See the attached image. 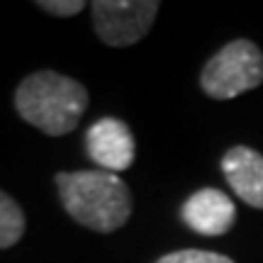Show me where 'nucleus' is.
<instances>
[{
  "label": "nucleus",
  "instance_id": "obj_1",
  "mask_svg": "<svg viewBox=\"0 0 263 263\" xmlns=\"http://www.w3.org/2000/svg\"><path fill=\"white\" fill-rule=\"evenodd\" d=\"M57 188L66 212L93 232H117L132 215L129 188L117 173L73 171L59 173Z\"/></svg>",
  "mask_w": 263,
  "mask_h": 263
},
{
  "label": "nucleus",
  "instance_id": "obj_3",
  "mask_svg": "<svg viewBox=\"0 0 263 263\" xmlns=\"http://www.w3.org/2000/svg\"><path fill=\"white\" fill-rule=\"evenodd\" d=\"M200 83L210 98L232 100L263 83V54L249 39H236L222 47L202 68Z\"/></svg>",
  "mask_w": 263,
  "mask_h": 263
},
{
  "label": "nucleus",
  "instance_id": "obj_8",
  "mask_svg": "<svg viewBox=\"0 0 263 263\" xmlns=\"http://www.w3.org/2000/svg\"><path fill=\"white\" fill-rule=\"evenodd\" d=\"M25 234V212L10 195L0 190V249L15 246Z\"/></svg>",
  "mask_w": 263,
  "mask_h": 263
},
{
  "label": "nucleus",
  "instance_id": "obj_5",
  "mask_svg": "<svg viewBox=\"0 0 263 263\" xmlns=\"http://www.w3.org/2000/svg\"><path fill=\"white\" fill-rule=\"evenodd\" d=\"M88 156L107 173L127 171L134 163V137L117 117H103L88 129Z\"/></svg>",
  "mask_w": 263,
  "mask_h": 263
},
{
  "label": "nucleus",
  "instance_id": "obj_2",
  "mask_svg": "<svg viewBox=\"0 0 263 263\" xmlns=\"http://www.w3.org/2000/svg\"><path fill=\"white\" fill-rule=\"evenodd\" d=\"M20 117L49 137L73 132L88 107V90L76 78L57 71H37L20 83L15 93Z\"/></svg>",
  "mask_w": 263,
  "mask_h": 263
},
{
  "label": "nucleus",
  "instance_id": "obj_4",
  "mask_svg": "<svg viewBox=\"0 0 263 263\" xmlns=\"http://www.w3.org/2000/svg\"><path fill=\"white\" fill-rule=\"evenodd\" d=\"M159 8L161 3L156 0H132V3L95 0L90 5L95 32L110 47H129L141 37H146Z\"/></svg>",
  "mask_w": 263,
  "mask_h": 263
},
{
  "label": "nucleus",
  "instance_id": "obj_7",
  "mask_svg": "<svg viewBox=\"0 0 263 263\" xmlns=\"http://www.w3.org/2000/svg\"><path fill=\"white\" fill-rule=\"evenodd\" d=\"M229 185L246 205L263 210V156L249 146H234L222 159Z\"/></svg>",
  "mask_w": 263,
  "mask_h": 263
},
{
  "label": "nucleus",
  "instance_id": "obj_10",
  "mask_svg": "<svg viewBox=\"0 0 263 263\" xmlns=\"http://www.w3.org/2000/svg\"><path fill=\"white\" fill-rule=\"evenodd\" d=\"M37 8L47 10L54 17H73L81 10H85V3H81V0H73V3L71 0H39Z\"/></svg>",
  "mask_w": 263,
  "mask_h": 263
},
{
  "label": "nucleus",
  "instance_id": "obj_6",
  "mask_svg": "<svg viewBox=\"0 0 263 263\" xmlns=\"http://www.w3.org/2000/svg\"><path fill=\"white\" fill-rule=\"evenodd\" d=\"M183 219L197 234L222 236L234 224L236 207L222 190L205 188L188 197V202L183 205Z\"/></svg>",
  "mask_w": 263,
  "mask_h": 263
},
{
  "label": "nucleus",
  "instance_id": "obj_9",
  "mask_svg": "<svg viewBox=\"0 0 263 263\" xmlns=\"http://www.w3.org/2000/svg\"><path fill=\"white\" fill-rule=\"evenodd\" d=\"M156 263H234V261L222 254L188 249V251H173V254H168V256H161Z\"/></svg>",
  "mask_w": 263,
  "mask_h": 263
}]
</instances>
